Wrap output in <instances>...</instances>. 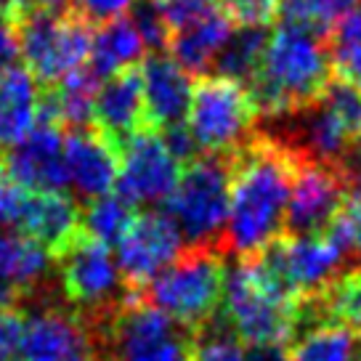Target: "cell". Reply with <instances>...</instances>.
Instances as JSON below:
<instances>
[{
	"label": "cell",
	"instance_id": "1",
	"mask_svg": "<svg viewBox=\"0 0 361 361\" xmlns=\"http://www.w3.org/2000/svg\"><path fill=\"white\" fill-rule=\"evenodd\" d=\"M231 157V202L221 247L226 255L237 252L242 260L284 234L290 192L305 154L279 135L255 130Z\"/></svg>",
	"mask_w": 361,
	"mask_h": 361
},
{
	"label": "cell",
	"instance_id": "2",
	"mask_svg": "<svg viewBox=\"0 0 361 361\" xmlns=\"http://www.w3.org/2000/svg\"><path fill=\"white\" fill-rule=\"evenodd\" d=\"M332 75L327 40L303 27L276 22L247 93L260 117L279 120L319 102Z\"/></svg>",
	"mask_w": 361,
	"mask_h": 361
},
{
	"label": "cell",
	"instance_id": "3",
	"mask_svg": "<svg viewBox=\"0 0 361 361\" xmlns=\"http://www.w3.org/2000/svg\"><path fill=\"white\" fill-rule=\"evenodd\" d=\"M82 316L99 338L104 361H197V335L144 300Z\"/></svg>",
	"mask_w": 361,
	"mask_h": 361
},
{
	"label": "cell",
	"instance_id": "4",
	"mask_svg": "<svg viewBox=\"0 0 361 361\" xmlns=\"http://www.w3.org/2000/svg\"><path fill=\"white\" fill-rule=\"evenodd\" d=\"M226 252L218 245H189L141 290L138 300L197 332L224 305Z\"/></svg>",
	"mask_w": 361,
	"mask_h": 361
},
{
	"label": "cell",
	"instance_id": "5",
	"mask_svg": "<svg viewBox=\"0 0 361 361\" xmlns=\"http://www.w3.org/2000/svg\"><path fill=\"white\" fill-rule=\"evenodd\" d=\"M231 154H200L183 168L178 186L162 202V213L176 221L189 245L221 247L231 202Z\"/></svg>",
	"mask_w": 361,
	"mask_h": 361
},
{
	"label": "cell",
	"instance_id": "6",
	"mask_svg": "<svg viewBox=\"0 0 361 361\" xmlns=\"http://www.w3.org/2000/svg\"><path fill=\"white\" fill-rule=\"evenodd\" d=\"M24 69L40 85H56L69 72L88 64L96 27L78 11L45 13L32 8L16 22Z\"/></svg>",
	"mask_w": 361,
	"mask_h": 361
},
{
	"label": "cell",
	"instance_id": "7",
	"mask_svg": "<svg viewBox=\"0 0 361 361\" xmlns=\"http://www.w3.org/2000/svg\"><path fill=\"white\" fill-rule=\"evenodd\" d=\"M258 109L247 88L221 75H200L194 82L186 125L202 154H231L258 130Z\"/></svg>",
	"mask_w": 361,
	"mask_h": 361
},
{
	"label": "cell",
	"instance_id": "8",
	"mask_svg": "<svg viewBox=\"0 0 361 361\" xmlns=\"http://www.w3.org/2000/svg\"><path fill=\"white\" fill-rule=\"evenodd\" d=\"M221 314L242 345H287L298 335V305L271 298L239 263L226 274Z\"/></svg>",
	"mask_w": 361,
	"mask_h": 361
},
{
	"label": "cell",
	"instance_id": "9",
	"mask_svg": "<svg viewBox=\"0 0 361 361\" xmlns=\"http://www.w3.org/2000/svg\"><path fill=\"white\" fill-rule=\"evenodd\" d=\"M54 266L61 279V293L80 314H102L125 300V284L117 269V258L104 242L82 237L61 252Z\"/></svg>",
	"mask_w": 361,
	"mask_h": 361
},
{
	"label": "cell",
	"instance_id": "10",
	"mask_svg": "<svg viewBox=\"0 0 361 361\" xmlns=\"http://www.w3.org/2000/svg\"><path fill=\"white\" fill-rule=\"evenodd\" d=\"M11 361H104V353L90 322L80 311L45 305L24 314Z\"/></svg>",
	"mask_w": 361,
	"mask_h": 361
},
{
	"label": "cell",
	"instance_id": "11",
	"mask_svg": "<svg viewBox=\"0 0 361 361\" xmlns=\"http://www.w3.org/2000/svg\"><path fill=\"white\" fill-rule=\"evenodd\" d=\"M183 250V237L176 221L165 213H135L123 239L117 242V269L125 284V300H138L162 269H168Z\"/></svg>",
	"mask_w": 361,
	"mask_h": 361
},
{
	"label": "cell",
	"instance_id": "12",
	"mask_svg": "<svg viewBox=\"0 0 361 361\" xmlns=\"http://www.w3.org/2000/svg\"><path fill=\"white\" fill-rule=\"evenodd\" d=\"M345 197H348V189L335 165L305 157L290 192L284 234L287 237L324 234L343 210Z\"/></svg>",
	"mask_w": 361,
	"mask_h": 361
},
{
	"label": "cell",
	"instance_id": "13",
	"mask_svg": "<svg viewBox=\"0 0 361 361\" xmlns=\"http://www.w3.org/2000/svg\"><path fill=\"white\" fill-rule=\"evenodd\" d=\"M183 165L170 154L159 130L135 133L120 152L117 194L133 204L165 202L178 186Z\"/></svg>",
	"mask_w": 361,
	"mask_h": 361
},
{
	"label": "cell",
	"instance_id": "14",
	"mask_svg": "<svg viewBox=\"0 0 361 361\" xmlns=\"http://www.w3.org/2000/svg\"><path fill=\"white\" fill-rule=\"evenodd\" d=\"M93 128L117 152H123V147L135 133L152 130L147 123L141 64L120 69L117 75L106 78L99 85L93 99Z\"/></svg>",
	"mask_w": 361,
	"mask_h": 361
},
{
	"label": "cell",
	"instance_id": "15",
	"mask_svg": "<svg viewBox=\"0 0 361 361\" xmlns=\"http://www.w3.org/2000/svg\"><path fill=\"white\" fill-rule=\"evenodd\" d=\"M64 135L67 133L54 125H35L22 144L6 149L8 178L30 192H67Z\"/></svg>",
	"mask_w": 361,
	"mask_h": 361
},
{
	"label": "cell",
	"instance_id": "16",
	"mask_svg": "<svg viewBox=\"0 0 361 361\" xmlns=\"http://www.w3.org/2000/svg\"><path fill=\"white\" fill-rule=\"evenodd\" d=\"M144 104L152 130H165L186 123L192 106L194 80L170 54H149L141 59Z\"/></svg>",
	"mask_w": 361,
	"mask_h": 361
},
{
	"label": "cell",
	"instance_id": "17",
	"mask_svg": "<svg viewBox=\"0 0 361 361\" xmlns=\"http://www.w3.org/2000/svg\"><path fill=\"white\" fill-rule=\"evenodd\" d=\"M19 228L56 260L82 237V207L67 192H30Z\"/></svg>",
	"mask_w": 361,
	"mask_h": 361
},
{
	"label": "cell",
	"instance_id": "18",
	"mask_svg": "<svg viewBox=\"0 0 361 361\" xmlns=\"http://www.w3.org/2000/svg\"><path fill=\"white\" fill-rule=\"evenodd\" d=\"M64 162H67L69 186H75L88 200L112 194V189L117 186L120 152L96 128L67 130Z\"/></svg>",
	"mask_w": 361,
	"mask_h": 361
},
{
	"label": "cell",
	"instance_id": "19",
	"mask_svg": "<svg viewBox=\"0 0 361 361\" xmlns=\"http://www.w3.org/2000/svg\"><path fill=\"white\" fill-rule=\"evenodd\" d=\"M322 324H340L361 332V266H343L316 293L300 300L298 332Z\"/></svg>",
	"mask_w": 361,
	"mask_h": 361
},
{
	"label": "cell",
	"instance_id": "20",
	"mask_svg": "<svg viewBox=\"0 0 361 361\" xmlns=\"http://www.w3.org/2000/svg\"><path fill=\"white\" fill-rule=\"evenodd\" d=\"M237 24L228 19V13L221 11L204 16L200 22L180 27L170 35L168 51L170 56L178 61L180 67L189 75H204L207 67L215 61V56L221 54V48L226 45L228 35L234 32Z\"/></svg>",
	"mask_w": 361,
	"mask_h": 361
},
{
	"label": "cell",
	"instance_id": "21",
	"mask_svg": "<svg viewBox=\"0 0 361 361\" xmlns=\"http://www.w3.org/2000/svg\"><path fill=\"white\" fill-rule=\"evenodd\" d=\"M40 88L22 67L0 72V147L11 149L32 133Z\"/></svg>",
	"mask_w": 361,
	"mask_h": 361
},
{
	"label": "cell",
	"instance_id": "22",
	"mask_svg": "<svg viewBox=\"0 0 361 361\" xmlns=\"http://www.w3.org/2000/svg\"><path fill=\"white\" fill-rule=\"evenodd\" d=\"M54 258L22 231H0V279L22 293L24 300L40 295Z\"/></svg>",
	"mask_w": 361,
	"mask_h": 361
},
{
	"label": "cell",
	"instance_id": "23",
	"mask_svg": "<svg viewBox=\"0 0 361 361\" xmlns=\"http://www.w3.org/2000/svg\"><path fill=\"white\" fill-rule=\"evenodd\" d=\"M144 40L133 22L128 16H117L112 22L96 27L93 35V48H90L88 67L96 72V78L106 80L117 75L120 69L133 67L135 61H141L144 56Z\"/></svg>",
	"mask_w": 361,
	"mask_h": 361
},
{
	"label": "cell",
	"instance_id": "24",
	"mask_svg": "<svg viewBox=\"0 0 361 361\" xmlns=\"http://www.w3.org/2000/svg\"><path fill=\"white\" fill-rule=\"evenodd\" d=\"M290 361H361V332L322 324L295 335L287 345Z\"/></svg>",
	"mask_w": 361,
	"mask_h": 361
},
{
	"label": "cell",
	"instance_id": "25",
	"mask_svg": "<svg viewBox=\"0 0 361 361\" xmlns=\"http://www.w3.org/2000/svg\"><path fill=\"white\" fill-rule=\"evenodd\" d=\"M269 35V27H234V32L228 35L226 45L213 61L215 75L247 85L263 61Z\"/></svg>",
	"mask_w": 361,
	"mask_h": 361
},
{
	"label": "cell",
	"instance_id": "26",
	"mask_svg": "<svg viewBox=\"0 0 361 361\" xmlns=\"http://www.w3.org/2000/svg\"><path fill=\"white\" fill-rule=\"evenodd\" d=\"M135 207L120 194H104L96 200H88L82 207V231L88 237L104 242L106 247H117V242L123 239L128 226L133 224Z\"/></svg>",
	"mask_w": 361,
	"mask_h": 361
},
{
	"label": "cell",
	"instance_id": "27",
	"mask_svg": "<svg viewBox=\"0 0 361 361\" xmlns=\"http://www.w3.org/2000/svg\"><path fill=\"white\" fill-rule=\"evenodd\" d=\"M359 0H279V19L327 40L340 19H345Z\"/></svg>",
	"mask_w": 361,
	"mask_h": 361
},
{
	"label": "cell",
	"instance_id": "28",
	"mask_svg": "<svg viewBox=\"0 0 361 361\" xmlns=\"http://www.w3.org/2000/svg\"><path fill=\"white\" fill-rule=\"evenodd\" d=\"M332 75L361 88V8L340 19L327 37Z\"/></svg>",
	"mask_w": 361,
	"mask_h": 361
},
{
	"label": "cell",
	"instance_id": "29",
	"mask_svg": "<svg viewBox=\"0 0 361 361\" xmlns=\"http://www.w3.org/2000/svg\"><path fill=\"white\" fill-rule=\"evenodd\" d=\"M128 11V19L138 30L144 45L152 48V54H165L170 43V24L159 8V0H133Z\"/></svg>",
	"mask_w": 361,
	"mask_h": 361
},
{
	"label": "cell",
	"instance_id": "30",
	"mask_svg": "<svg viewBox=\"0 0 361 361\" xmlns=\"http://www.w3.org/2000/svg\"><path fill=\"white\" fill-rule=\"evenodd\" d=\"M322 99L338 114L340 123L348 128L350 135H361V88L340 78H332Z\"/></svg>",
	"mask_w": 361,
	"mask_h": 361
},
{
	"label": "cell",
	"instance_id": "31",
	"mask_svg": "<svg viewBox=\"0 0 361 361\" xmlns=\"http://www.w3.org/2000/svg\"><path fill=\"white\" fill-rule=\"evenodd\" d=\"M237 27H269L279 19V0H218Z\"/></svg>",
	"mask_w": 361,
	"mask_h": 361
},
{
	"label": "cell",
	"instance_id": "32",
	"mask_svg": "<svg viewBox=\"0 0 361 361\" xmlns=\"http://www.w3.org/2000/svg\"><path fill=\"white\" fill-rule=\"evenodd\" d=\"M159 8L165 13V19L170 24V35H173L180 27H189V24L210 16V13L221 11V3L218 0H159Z\"/></svg>",
	"mask_w": 361,
	"mask_h": 361
},
{
	"label": "cell",
	"instance_id": "33",
	"mask_svg": "<svg viewBox=\"0 0 361 361\" xmlns=\"http://www.w3.org/2000/svg\"><path fill=\"white\" fill-rule=\"evenodd\" d=\"M27 197H30V189L19 186L8 176L0 178V224L8 226V228H16L19 221H22Z\"/></svg>",
	"mask_w": 361,
	"mask_h": 361
},
{
	"label": "cell",
	"instance_id": "34",
	"mask_svg": "<svg viewBox=\"0 0 361 361\" xmlns=\"http://www.w3.org/2000/svg\"><path fill=\"white\" fill-rule=\"evenodd\" d=\"M130 3L133 0H72V11H78L93 27H102L117 16H125Z\"/></svg>",
	"mask_w": 361,
	"mask_h": 361
},
{
	"label": "cell",
	"instance_id": "35",
	"mask_svg": "<svg viewBox=\"0 0 361 361\" xmlns=\"http://www.w3.org/2000/svg\"><path fill=\"white\" fill-rule=\"evenodd\" d=\"M24 314L16 308H0V361H11L19 345Z\"/></svg>",
	"mask_w": 361,
	"mask_h": 361
},
{
	"label": "cell",
	"instance_id": "36",
	"mask_svg": "<svg viewBox=\"0 0 361 361\" xmlns=\"http://www.w3.org/2000/svg\"><path fill=\"white\" fill-rule=\"evenodd\" d=\"M16 61H22V48H19V30L16 22L0 16V72L19 67Z\"/></svg>",
	"mask_w": 361,
	"mask_h": 361
},
{
	"label": "cell",
	"instance_id": "37",
	"mask_svg": "<svg viewBox=\"0 0 361 361\" xmlns=\"http://www.w3.org/2000/svg\"><path fill=\"white\" fill-rule=\"evenodd\" d=\"M343 213L348 215L350 228H353V250L361 252V189H356V192H350L345 197Z\"/></svg>",
	"mask_w": 361,
	"mask_h": 361
},
{
	"label": "cell",
	"instance_id": "38",
	"mask_svg": "<svg viewBox=\"0 0 361 361\" xmlns=\"http://www.w3.org/2000/svg\"><path fill=\"white\" fill-rule=\"evenodd\" d=\"M247 361H290L287 359V345H250L245 350Z\"/></svg>",
	"mask_w": 361,
	"mask_h": 361
},
{
	"label": "cell",
	"instance_id": "39",
	"mask_svg": "<svg viewBox=\"0 0 361 361\" xmlns=\"http://www.w3.org/2000/svg\"><path fill=\"white\" fill-rule=\"evenodd\" d=\"M32 11V0H0V16L19 22L24 13Z\"/></svg>",
	"mask_w": 361,
	"mask_h": 361
},
{
	"label": "cell",
	"instance_id": "40",
	"mask_svg": "<svg viewBox=\"0 0 361 361\" xmlns=\"http://www.w3.org/2000/svg\"><path fill=\"white\" fill-rule=\"evenodd\" d=\"M32 8L61 16V13L72 11V0H32Z\"/></svg>",
	"mask_w": 361,
	"mask_h": 361
},
{
	"label": "cell",
	"instance_id": "41",
	"mask_svg": "<svg viewBox=\"0 0 361 361\" xmlns=\"http://www.w3.org/2000/svg\"><path fill=\"white\" fill-rule=\"evenodd\" d=\"M24 298L19 290H13L8 282H3L0 279V308H16L19 311V303H22Z\"/></svg>",
	"mask_w": 361,
	"mask_h": 361
},
{
	"label": "cell",
	"instance_id": "42",
	"mask_svg": "<svg viewBox=\"0 0 361 361\" xmlns=\"http://www.w3.org/2000/svg\"><path fill=\"white\" fill-rule=\"evenodd\" d=\"M8 173H6V149L0 147V178H6Z\"/></svg>",
	"mask_w": 361,
	"mask_h": 361
}]
</instances>
